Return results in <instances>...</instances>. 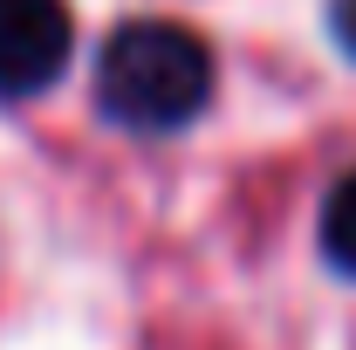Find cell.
I'll list each match as a JSON object with an SVG mask.
<instances>
[{
    "label": "cell",
    "mask_w": 356,
    "mask_h": 350,
    "mask_svg": "<svg viewBox=\"0 0 356 350\" xmlns=\"http://www.w3.org/2000/svg\"><path fill=\"white\" fill-rule=\"evenodd\" d=\"M329 28H336L343 55H356V0H336V7H329Z\"/></svg>",
    "instance_id": "277c9868"
},
{
    "label": "cell",
    "mask_w": 356,
    "mask_h": 350,
    "mask_svg": "<svg viewBox=\"0 0 356 350\" xmlns=\"http://www.w3.org/2000/svg\"><path fill=\"white\" fill-rule=\"evenodd\" d=\"M315 234H322V261L356 282V165L329 185V199H322V227H315Z\"/></svg>",
    "instance_id": "3957f363"
},
{
    "label": "cell",
    "mask_w": 356,
    "mask_h": 350,
    "mask_svg": "<svg viewBox=\"0 0 356 350\" xmlns=\"http://www.w3.org/2000/svg\"><path fill=\"white\" fill-rule=\"evenodd\" d=\"M213 103V48L185 21H124L96 55V110L137 137L185 131Z\"/></svg>",
    "instance_id": "6da1fadb"
},
{
    "label": "cell",
    "mask_w": 356,
    "mask_h": 350,
    "mask_svg": "<svg viewBox=\"0 0 356 350\" xmlns=\"http://www.w3.org/2000/svg\"><path fill=\"white\" fill-rule=\"evenodd\" d=\"M76 48L69 0H0V96H42Z\"/></svg>",
    "instance_id": "7a4b0ae2"
}]
</instances>
